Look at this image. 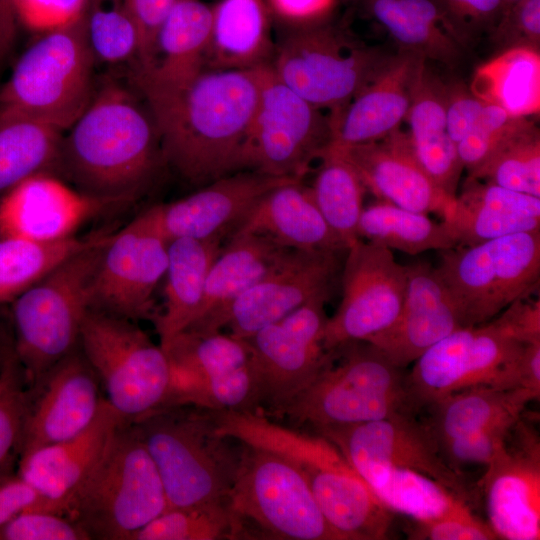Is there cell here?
I'll return each instance as SVG.
<instances>
[{"label":"cell","instance_id":"obj_37","mask_svg":"<svg viewBox=\"0 0 540 540\" xmlns=\"http://www.w3.org/2000/svg\"><path fill=\"white\" fill-rule=\"evenodd\" d=\"M540 393L527 388L475 386L455 392L427 409L426 420L440 444L450 439L498 426H514L527 405Z\"/></svg>","mask_w":540,"mask_h":540},{"label":"cell","instance_id":"obj_32","mask_svg":"<svg viewBox=\"0 0 540 540\" xmlns=\"http://www.w3.org/2000/svg\"><path fill=\"white\" fill-rule=\"evenodd\" d=\"M295 251L260 234L231 235L209 270L199 312L187 329L206 325Z\"/></svg>","mask_w":540,"mask_h":540},{"label":"cell","instance_id":"obj_9","mask_svg":"<svg viewBox=\"0 0 540 540\" xmlns=\"http://www.w3.org/2000/svg\"><path fill=\"white\" fill-rule=\"evenodd\" d=\"M263 447L299 470L342 540L387 539L393 512L327 438L276 424L266 432Z\"/></svg>","mask_w":540,"mask_h":540},{"label":"cell","instance_id":"obj_54","mask_svg":"<svg viewBox=\"0 0 540 540\" xmlns=\"http://www.w3.org/2000/svg\"><path fill=\"white\" fill-rule=\"evenodd\" d=\"M486 103L461 80L446 82V127L456 146L475 123Z\"/></svg>","mask_w":540,"mask_h":540},{"label":"cell","instance_id":"obj_56","mask_svg":"<svg viewBox=\"0 0 540 540\" xmlns=\"http://www.w3.org/2000/svg\"><path fill=\"white\" fill-rule=\"evenodd\" d=\"M177 0H126L140 37V51L134 70L150 61L157 33Z\"/></svg>","mask_w":540,"mask_h":540},{"label":"cell","instance_id":"obj_40","mask_svg":"<svg viewBox=\"0 0 540 540\" xmlns=\"http://www.w3.org/2000/svg\"><path fill=\"white\" fill-rule=\"evenodd\" d=\"M110 232L52 242L0 237V304L14 301L60 263L104 239Z\"/></svg>","mask_w":540,"mask_h":540},{"label":"cell","instance_id":"obj_60","mask_svg":"<svg viewBox=\"0 0 540 540\" xmlns=\"http://www.w3.org/2000/svg\"><path fill=\"white\" fill-rule=\"evenodd\" d=\"M18 24L17 0H0V67L14 46Z\"/></svg>","mask_w":540,"mask_h":540},{"label":"cell","instance_id":"obj_48","mask_svg":"<svg viewBox=\"0 0 540 540\" xmlns=\"http://www.w3.org/2000/svg\"><path fill=\"white\" fill-rule=\"evenodd\" d=\"M525 117H514L503 108L486 103L457 150L467 174L480 167L515 131Z\"/></svg>","mask_w":540,"mask_h":540},{"label":"cell","instance_id":"obj_44","mask_svg":"<svg viewBox=\"0 0 540 540\" xmlns=\"http://www.w3.org/2000/svg\"><path fill=\"white\" fill-rule=\"evenodd\" d=\"M466 177L540 197V131L525 117L515 131Z\"/></svg>","mask_w":540,"mask_h":540},{"label":"cell","instance_id":"obj_33","mask_svg":"<svg viewBox=\"0 0 540 540\" xmlns=\"http://www.w3.org/2000/svg\"><path fill=\"white\" fill-rule=\"evenodd\" d=\"M426 61L414 88L406 120L414 153L433 182L454 198L464 167L445 117L446 82Z\"/></svg>","mask_w":540,"mask_h":540},{"label":"cell","instance_id":"obj_36","mask_svg":"<svg viewBox=\"0 0 540 540\" xmlns=\"http://www.w3.org/2000/svg\"><path fill=\"white\" fill-rule=\"evenodd\" d=\"M223 240L181 237L169 241L164 309L154 318L162 348L196 319L209 270Z\"/></svg>","mask_w":540,"mask_h":540},{"label":"cell","instance_id":"obj_24","mask_svg":"<svg viewBox=\"0 0 540 540\" xmlns=\"http://www.w3.org/2000/svg\"><path fill=\"white\" fill-rule=\"evenodd\" d=\"M293 179L254 171L229 174L178 200L152 206L168 241L181 238H229L260 199Z\"/></svg>","mask_w":540,"mask_h":540},{"label":"cell","instance_id":"obj_45","mask_svg":"<svg viewBox=\"0 0 540 540\" xmlns=\"http://www.w3.org/2000/svg\"><path fill=\"white\" fill-rule=\"evenodd\" d=\"M244 538L227 500L170 507L141 528L132 540H222Z\"/></svg>","mask_w":540,"mask_h":540},{"label":"cell","instance_id":"obj_20","mask_svg":"<svg viewBox=\"0 0 540 540\" xmlns=\"http://www.w3.org/2000/svg\"><path fill=\"white\" fill-rule=\"evenodd\" d=\"M346 251L297 250L277 269L235 298L199 329L246 339L313 299L330 300L340 286Z\"/></svg>","mask_w":540,"mask_h":540},{"label":"cell","instance_id":"obj_10","mask_svg":"<svg viewBox=\"0 0 540 540\" xmlns=\"http://www.w3.org/2000/svg\"><path fill=\"white\" fill-rule=\"evenodd\" d=\"M436 269L463 327L486 323L540 283V231L520 232L440 251Z\"/></svg>","mask_w":540,"mask_h":540},{"label":"cell","instance_id":"obj_61","mask_svg":"<svg viewBox=\"0 0 540 540\" xmlns=\"http://www.w3.org/2000/svg\"><path fill=\"white\" fill-rule=\"evenodd\" d=\"M522 387L540 393V341L528 343L521 361Z\"/></svg>","mask_w":540,"mask_h":540},{"label":"cell","instance_id":"obj_2","mask_svg":"<svg viewBox=\"0 0 540 540\" xmlns=\"http://www.w3.org/2000/svg\"><path fill=\"white\" fill-rule=\"evenodd\" d=\"M106 80L63 133L54 174L115 205L138 199L166 167L159 134L143 99Z\"/></svg>","mask_w":540,"mask_h":540},{"label":"cell","instance_id":"obj_62","mask_svg":"<svg viewBox=\"0 0 540 540\" xmlns=\"http://www.w3.org/2000/svg\"><path fill=\"white\" fill-rule=\"evenodd\" d=\"M16 360V355L12 352L0 373V394L15 382L14 371Z\"/></svg>","mask_w":540,"mask_h":540},{"label":"cell","instance_id":"obj_19","mask_svg":"<svg viewBox=\"0 0 540 540\" xmlns=\"http://www.w3.org/2000/svg\"><path fill=\"white\" fill-rule=\"evenodd\" d=\"M315 433L331 441L360 476L378 468L410 469L467 500L468 490L460 471L448 461L427 421L417 415L326 427Z\"/></svg>","mask_w":540,"mask_h":540},{"label":"cell","instance_id":"obj_49","mask_svg":"<svg viewBox=\"0 0 540 540\" xmlns=\"http://www.w3.org/2000/svg\"><path fill=\"white\" fill-rule=\"evenodd\" d=\"M486 38L493 55L519 47L540 50V0H519L505 9Z\"/></svg>","mask_w":540,"mask_h":540},{"label":"cell","instance_id":"obj_29","mask_svg":"<svg viewBox=\"0 0 540 540\" xmlns=\"http://www.w3.org/2000/svg\"><path fill=\"white\" fill-rule=\"evenodd\" d=\"M456 247L540 231V197L466 177L442 215Z\"/></svg>","mask_w":540,"mask_h":540},{"label":"cell","instance_id":"obj_59","mask_svg":"<svg viewBox=\"0 0 540 540\" xmlns=\"http://www.w3.org/2000/svg\"><path fill=\"white\" fill-rule=\"evenodd\" d=\"M41 505L38 493L20 477L0 483V526L26 509Z\"/></svg>","mask_w":540,"mask_h":540},{"label":"cell","instance_id":"obj_50","mask_svg":"<svg viewBox=\"0 0 540 540\" xmlns=\"http://www.w3.org/2000/svg\"><path fill=\"white\" fill-rule=\"evenodd\" d=\"M0 540H89L69 518L26 509L0 526Z\"/></svg>","mask_w":540,"mask_h":540},{"label":"cell","instance_id":"obj_35","mask_svg":"<svg viewBox=\"0 0 540 540\" xmlns=\"http://www.w3.org/2000/svg\"><path fill=\"white\" fill-rule=\"evenodd\" d=\"M358 12L381 27L398 47L456 68L465 51L454 40L432 0H351Z\"/></svg>","mask_w":540,"mask_h":540},{"label":"cell","instance_id":"obj_26","mask_svg":"<svg viewBox=\"0 0 540 540\" xmlns=\"http://www.w3.org/2000/svg\"><path fill=\"white\" fill-rule=\"evenodd\" d=\"M125 420L104 399L95 419L81 433L21 455L19 477L41 498L36 510L63 515L67 502L98 463Z\"/></svg>","mask_w":540,"mask_h":540},{"label":"cell","instance_id":"obj_42","mask_svg":"<svg viewBox=\"0 0 540 540\" xmlns=\"http://www.w3.org/2000/svg\"><path fill=\"white\" fill-rule=\"evenodd\" d=\"M63 133L26 118L0 123V197L32 175L54 174Z\"/></svg>","mask_w":540,"mask_h":540},{"label":"cell","instance_id":"obj_46","mask_svg":"<svg viewBox=\"0 0 540 540\" xmlns=\"http://www.w3.org/2000/svg\"><path fill=\"white\" fill-rule=\"evenodd\" d=\"M86 33L95 61L137 62L140 37L126 0H87Z\"/></svg>","mask_w":540,"mask_h":540},{"label":"cell","instance_id":"obj_15","mask_svg":"<svg viewBox=\"0 0 540 540\" xmlns=\"http://www.w3.org/2000/svg\"><path fill=\"white\" fill-rule=\"evenodd\" d=\"M163 350L171 368L164 406L256 411L251 354L245 340L221 331L184 330Z\"/></svg>","mask_w":540,"mask_h":540},{"label":"cell","instance_id":"obj_25","mask_svg":"<svg viewBox=\"0 0 540 540\" xmlns=\"http://www.w3.org/2000/svg\"><path fill=\"white\" fill-rule=\"evenodd\" d=\"M406 267L405 296L396 321L367 340L403 369L463 327L459 309L436 267L425 262Z\"/></svg>","mask_w":540,"mask_h":540},{"label":"cell","instance_id":"obj_30","mask_svg":"<svg viewBox=\"0 0 540 540\" xmlns=\"http://www.w3.org/2000/svg\"><path fill=\"white\" fill-rule=\"evenodd\" d=\"M211 24V6L177 0L157 33L149 63L132 74L136 90L142 96L165 91L204 69Z\"/></svg>","mask_w":540,"mask_h":540},{"label":"cell","instance_id":"obj_47","mask_svg":"<svg viewBox=\"0 0 540 540\" xmlns=\"http://www.w3.org/2000/svg\"><path fill=\"white\" fill-rule=\"evenodd\" d=\"M460 47L473 49L494 29L505 9L504 0H432Z\"/></svg>","mask_w":540,"mask_h":540},{"label":"cell","instance_id":"obj_18","mask_svg":"<svg viewBox=\"0 0 540 540\" xmlns=\"http://www.w3.org/2000/svg\"><path fill=\"white\" fill-rule=\"evenodd\" d=\"M168 243L153 207L112 233L93 283L92 308L137 321L154 318V292L164 277Z\"/></svg>","mask_w":540,"mask_h":540},{"label":"cell","instance_id":"obj_39","mask_svg":"<svg viewBox=\"0 0 540 540\" xmlns=\"http://www.w3.org/2000/svg\"><path fill=\"white\" fill-rule=\"evenodd\" d=\"M313 200L324 220L348 249L358 241V223L366 189L342 151L331 144L319 159Z\"/></svg>","mask_w":540,"mask_h":540},{"label":"cell","instance_id":"obj_34","mask_svg":"<svg viewBox=\"0 0 540 540\" xmlns=\"http://www.w3.org/2000/svg\"><path fill=\"white\" fill-rule=\"evenodd\" d=\"M211 10L205 68L252 70L271 65L276 43L264 0H219Z\"/></svg>","mask_w":540,"mask_h":540},{"label":"cell","instance_id":"obj_38","mask_svg":"<svg viewBox=\"0 0 540 540\" xmlns=\"http://www.w3.org/2000/svg\"><path fill=\"white\" fill-rule=\"evenodd\" d=\"M471 91L514 117L540 111V50L519 47L495 54L474 72Z\"/></svg>","mask_w":540,"mask_h":540},{"label":"cell","instance_id":"obj_31","mask_svg":"<svg viewBox=\"0 0 540 540\" xmlns=\"http://www.w3.org/2000/svg\"><path fill=\"white\" fill-rule=\"evenodd\" d=\"M255 233L300 251H347L301 180L282 183L254 206L231 234Z\"/></svg>","mask_w":540,"mask_h":540},{"label":"cell","instance_id":"obj_4","mask_svg":"<svg viewBox=\"0 0 540 540\" xmlns=\"http://www.w3.org/2000/svg\"><path fill=\"white\" fill-rule=\"evenodd\" d=\"M167 508L158 469L135 425L125 420L63 515L89 540H132Z\"/></svg>","mask_w":540,"mask_h":540},{"label":"cell","instance_id":"obj_43","mask_svg":"<svg viewBox=\"0 0 540 540\" xmlns=\"http://www.w3.org/2000/svg\"><path fill=\"white\" fill-rule=\"evenodd\" d=\"M361 477L390 511L416 522L438 518L464 501L438 481L410 469L378 468Z\"/></svg>","mask_w":540,"mask_h":540},{"label":"cell","instance_id":"obj_7","mask_svg":"<svg viewBox=\"0 0 540 540\" xmlns=\"http://www.w3.org/2000/svg\"><path fill=\"white\" fill-rule=\"evenodd\" d=\"M111 235L64 260L13 301L14 351L32 388L79 346L96 270Z\"/></svg>","mask_w":540,"mask_h":540},{"label":"cell","instance_id":"obj_13","mask_svg":"<svg viewBox=\"0 0 540 540\" xmlns=\"http://www.w3.org/2000/svg\"><path fill=\"white\" fill-rule=\"evenodd\" d=\"M527 344L498 316L461 327L412 363L409 388L422 410L470 387L523 388L521 361Z\"/></svg>","mask_w":540,"mask_h":540},{"label":"cell","instance_id":"obj_8","mask_svg":"<svg viewBox=\"0 0 540 540\" xmlns=\"http://www.w3.org/2000/svg\"><path fill=\"white\" fill-rule=\"evenodd\" d=\"M393 53L371 46L331 19L286 29L271 68L301 97L329 112L343 107L384 67Z\"/></svg>","mask_w":540,"mask_h":540},{"label":"cell","instance_id":"obj_63","mask_svg":"<svg viewBox=\"0 0 540 540\" xmlns=\"http://www.w3.org/2000/svg\"><path fill=\"white\" fill-rule=\"evenodd\" d=\"M10 354H11V351H9L7 348L0 346V373L2 369L4 368Z\"/></svg>","mask_w":540,"mask_h":540},{"label":"cell","instance_id":"obj_57","mask_svg":"<svg viewBox=\"0 0 540 540\" xmlns=\"http://www.w3.org/2000/svg\"><path fill=\"white\" fill-rule=\"evenodd\" d=\"M272 18L286 29L300 28L332 18L339 0H264Z\"/></svg>","mask_w":540,"mask_h":540},{"label":"cell","instance_id":"obj_64","mask_svg":"<svg viewBox=\"0 0 540 540\" xmlns=\"http://www.w3.org/2000/svg\"><path fill=\"white\" fill-rule=\"evenodd\" d=\"M517 1H519V0H504L505 9H507L508 7H510L511 5H513L514 3H516ZM505 9H504V10H505Z\"/></svg>","mask_w":540,"mask_h":540},{"label":"cell","instance_id":"obj_17","mask_svg":"<svg viewBox=\"0 0 540 540\" xmlns=\"http://www.w3.org/2000/svg\"><path fill=\"white\" fill-rule=\"evenodd\" d=\"M406 283L407 267L392 250L362 239L352 244L342 266L341 301L324 329V349L367 341L389 328L401 311Z\"/></svg>","mask_w":540,"mask_h":540},{"label":"cell","instance_id":"obj_41","mask_svg":"<svg viewBox=\"0 0 540 540\" xmlns=\"http://www.w3.org/2000/svg\"><path fill=\"white\" fill-rule=\"evenodd\" d=\"M358 236L362 240L409 255L456 247L452 235L442 221L436 222L430 219L428 214L385 201L364 207L358 223Z\"/></svg>","mask_w":540,"mask_h":540},{"label":"cell","instance_id":"obj_11","mask_svg":"<svg viewBox=\"0 0 540 540\" xmlns=\"http://www.w3.org/2000/svg\"><path fill=\"white\" fill-rule=\"evenodd\" d=\"M79 346L103 383L106 400L127 421L166 404L171 384L168 356L135 321L91 308Z\"/></svg>","mask_w":540,"mask_h":540},{"label":"cell","instance_id":"obj_52","mask_svg":"<svg viewBox=\"0 0 540 540\" xmlns=\"http://www.w3.org/2000/svg\"><path fill=\"white\" fill-rule=\"evenodd\" d=\"M512 428L513 426L487 428L450 439L441 443V446L454 467L455 463L487 465L504 450Z\"/></svg>","mask_w":540,"mask_h":540},{"label":"cell","instance_id":"obj_23","mask_svg":"<svg viewBox=\"0 0 540 540\" xmlns=\"http://www.w3.org/2000/svg\"><path fill=\"white\" fill-rule=\"evenodd\" d=\"M115 204L86 195L57 175H32L0 198V237L52 242L74 236Z\"/></svg>","mask_w":540,"mask_h":540},{"label":"cell","instance_id":"obj_3","mask_svg":"<svg viewBox=\"0 0 540 540\" xmlns=\"http://www.w3.org/2000/svg\"><path fill=\"white\" fill-rule=\"evenodd\" d=\"M327 352L314 379L272 419H287L316 432L422 410L404 369L371 343L351 341Z\"/></svg>","mask_w":540,"mask_h":540},{"label":"cell","instance_id":"obj_55","mask_svg":"<svg viewBox=\"0 0 540 540\" xmlns=\"http://www.w3.org/2000/svg\"><path fill=\"white\" fill-rule=\"evenodd\" d=\"M28 393L15 382L0 394V468L22 440L29 408Z\"/></svg>","mask_w":540,"mask_h":540},{"label":"cell","instance_id":"obj_12","mask_svg":"<svg viewBox=\"0 0 540 540\" xmlns=\"http://www.w3.org/2000/svg\"><path fill=\"white\" fill-rule=\"evenodd\" d=\"M241 444L227 497L243 527L271 539L342 540L323 516L299 470L270 451Z\"/></svg>","mask_w":540,"mask_h":540},{"label":"cell","instance_id":"obj_22","mask_svg":"<svg viewBox=\"0 0 540 540\" xmlns=\"http://www.w3.org/2000/svg\"><path fill=\"white\" fill-rule=\"evenodd\" d=\"M99 378L78 347L33 387L21 440V455L70 439L95 419L103 398Z\"/></svg>","mask_w":540,"mask_h":540},{"label":"cell","instance_id":"obj_27","mask_svg":"<svg viewBox=\"0 0 540 540\" xmlns=\"http://www.w3.org/2000/svg\"><path fill=\"white\" fill-rule=\"evenodd\" d=\"M426 61L410 52L393 53L380 72L349 102L329 112L332 144L346 147L372 142L400 129Z\"/></svg>","mask_w":540,"mask_h":540},{"label":"cell","instance_id":"obj_16","mask_svg":"<svg viewBox=\"0 0 540 540\" xmlns=\"http://www.w3.org/2000/svg\"><path fill=\"white\" fill-rule=\"evenodd\" d=\"M326 299H313L246 339L257 413L274 418L317 375L327 351Z\"/></svg>","mask_w":540,"mask_h":540},{"label":"cell","instance_id":"obj_21","mask_svg":"<svg viewBox=\"0 0 540 540\" xmlns=\"http://www.w3.org/2000/svg\"><path fill=\"white\" fill-rule=\"evenodd\" d=\"M480 485L497 539H540V445L522 418L504 450L487 465Z\"/></svg>","mask_w":540,"mask_h":540},{"label":"cell","instance_id":"obj_51","mask_svg":"<svg viewBox=\"0 0 540 540\" xmlns=\"http://www.w3.org/2000/svg\"><path fill=\"white\" fill-rule=\"evenodd\" d=\"M412 539L429 540H493L497 539L490 526L477 519L464 501L433 520L416 522Z\"/></svg>","mask_w":540,"mask_h":540},{"label":"cell","instance_id":"obj_28","mask_svg":"<svg viewBox=\"0 0 540 540\" xmlns=\"http://www.w3.org/2000/svg\"><path fill=\"white\" fill-rule=\"evenodd\" d=\"M337 147L356 170L366 191L380 201L442 217L454 199L425 172L408 132L398 129L372 142Z\"/></svg>","mask_w":540,"mask_h":540},{"label":"cell","instance_id":"obj_1","mask_svg":"<svg viewBox=\"0 0 540 540\" xmlns=\"http://www.w3.org/2000/svg\"><path fill=\"white\" fill-rule=\"evenodd\" d=\"M260 68H204L171 89L140 94L156 124L166 167L198 188L243 171Z\"/></svg>","mask_w":540,"mask_h":540},{"label":"cell","instance_id":"obj_58","mask_svg":"<svg viewBox=\"0 0 540 540\" xmlns=\"http://www.w3.org/2000/svg\"><path fill=\"white\" fill-rule=\"evenodd\" d=\"M501 320L525 343L540 341V301L530 296L518 299L499 315Z\"/></svg>","mask_w":540,"mask_h":540},{"label":"cell","instance_id":"obj_6","mask_svg":"<svg viewBox=\"0 0 540 540\" xmlns=\"http://www.w3.org/2000/svg\"><path fill=\"white\" fill-rule=\"evenodd\" d=\"M95 62L85 11L70 24L42 32L0 88V123L26 118L66 131L93 97Z\"/></svg>","mask_w":540,"mask_h":540},{"label":"cell","instance_id":"obj_53","mask_svg":"<svg viewBox=\"0 0 540 540\" xmlns=\"http://www.w3.org/2000/svg\"><path fill=\"white\" fill-rule=\"evenodd\" d=\"M87 0H17L21 22L37 32L53 30L78 19L85 11Z\"/></svg>","mask_w":540,"mask_h":540},{"label":"cell","instance_id":"obj_5","mask_svg":"<svg viewBox=\"0 0 540 540\" xmlns=\"http://www.w3.org/2000/svg\"><path fill=\"white\" fill-rule=\"evenodd\" d=\"M132 423L158 469L168 508L227 500L241 449L215 431L210 410L168 405Z\"/></svg>","mask_w":540,"mask_h":540},{"label":"cell","instance_id":"obj_14","mask_svg":"<svg viewBox=\"0 0 540 540\" xmlns=\"http://www.w3.org/2000/svg\"><path fill=\"white\" fill-rule=\"evenodd\" d=\"M331 143L330 114L286 85L270 65L261 67L242 170L302 181Z\"/></svg>","mask_w":540,"mask_h":540}]
</instances>
